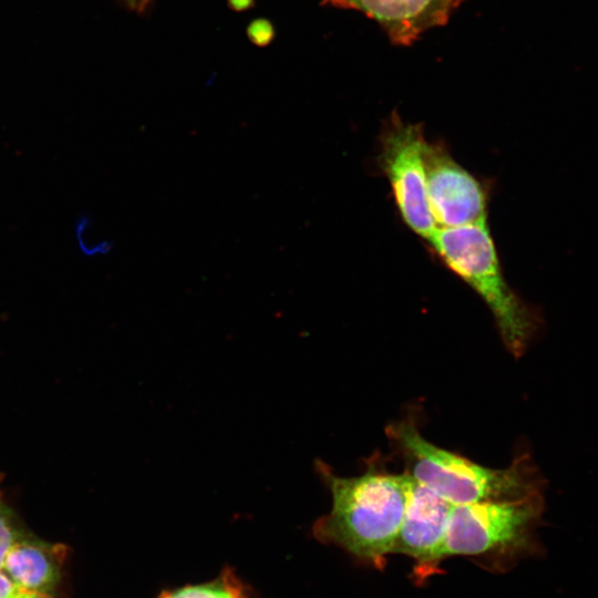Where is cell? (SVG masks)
I'll return each mask as SVG.
<instances>
[{"instance_id": "6da1fadb", "label": "cell", "mask_w": 598, "mask_h": 598, "mask_svg": "<svg viewBox=\"0 0 598 598\" xmlns=\"http://www.w3.org/2000/svg\"><path fill=\"white\" fill-rule=\"evenodd\" d=\"M315 470L328 488L332 505L313 524V536L382 567L399 535L409 474L390 472L377 456L367 461V470L358 476H341L321 460L315 462Z\"/></svg>"}, {"instance_id": "5b68a950", "label": "cell", "mask_w": 598, "mask_h": 598, "mask_svg": "<svg viewBox=\"0 0 598 598\" xmlns=\"http://www.w3.org/2000/svg\"><path fill=\"white\" fill-rule=\"evenodd\" d=\"M426 141L423 124L404 122L393 111L381 128L379 164L401 218L413 233L429 241L437 227L426 195Z\"/></svg>"}, {"instance_id": "2e32d148", "label": "cell", "mask_w": 598, "mask_h": 598, "mask_svg": "<svg viewBox=\"0 0 598 598\" xmlns=\"http://www.w3.org/2000/svg\"><path fill=\"white\" fill-rule=\"evenodd\" d=\"M153 0H140V10L138 12H143L152 2Z\"/></svg>"}, {"instance_id": "7a4b0ae2", "label": "cell", "mask_w": 598, "mask_h": 598, "mask_svg": "<svg viewBox=\"0 0 598 598\" xmlns=\"http://www.w3.org/2000/svg\"><path fill=\"white\" fill-rule=\"evenodd\" d=\"M385 433L404 460V472L454 506L519 497L547 488V481L525 444L507 467L492 468L427 441L414 417L392 422Z\"/></svg>"}, {"instance_id": "30bf717a", "label": "cell", "mask_w": 598, "mask_h": 598, "mask_svg": "<svg viewBox=\"0 0 598 598\" xmlns=\"http://www.w3.org/2000/svg\"><path fill=\"white\" fill-rule=\"evenodd\" d=\"M158 598H247V595L233 573L225 570L214 580L168 590Z\"/></svg>"}, {"instance_id": "7c38bea8", "label": "cell", "mask_w": 598, "mask_h": 598, "mask_svg": "<svg viewBox=\"0 0 598 598\" xmlns=\"http://www.w3.org/2000/svg\"><path fill=\"white\" fill-rule=\"evenodd\" d=\"M247 37L255 45L266 47L275 38V28L269 20L259 18L248 24Z\"/></svg>"}, {"instance_id": "277c9868", "label": "cell", "mask_w": 598, "mask_h": 598, "mask_svg": "<svg viewBox=\"0 0 598 598\" xmlns=\"http://www.w3.org/2000/svg\"><path fill=\"white\" fill-rule=\"evenodd\" d=\"M545 491L453 507L443 557L496 556L516 559L539 554L537 528L545 512Z\"/></svg>"}, {"instance_id": "4fadbf2b", "label": "cell", "mask_w": 598, "mask_h": 598, "mask_svg": "<svg viewBox=\"0 0 598 598\" xmlns=\"http://www.w3.org/2000/svg\"><path fill=\"white\" fill-rule=\"evenodd\" d=\"M228 4L235 11H245L252 7L254 0H228Z\"/></svg>"}, {"instance_id": "5bb4252c", "label": "cell", "mask_w": 598, "mask_h": 598, "mask_svg": "<svg viewBox=\"0 0 598 598\" xmlns=\"http://www.w3.org/2000/svg\"><path fill=\"white\" fill-rule=\"evenodd\" d=\"M20 598H53V597L44 595V594H40V592L24 590Z\"/></svg>"}, {"instance_id": "9c48e42d", "label": "cell", "mask_w": 598, "mask_h": 598, "mask_svg": "<svg viewBox=\"0 0 598 598\" xmlns=\"http://www.w3.org/2000/svg\"><path fill=\"white\" fill-rule=\"evenodd\" d=\"M68 548L25 533L10 548L4 570L21 589L53 597L61 585Z\"/></svg>"}, {"instance_id": "52a82bcc", "label": "cell", "mask_w": 598, "mask_h": 598, "mask_svg": "<svg viewBox=\"0 0 598 598\" xmlns=\"http://www.w3.org/2000/svg\"><path fill=\"white\" fill-rule=\"evenodd\" d=\"M410 476V475H409ZM454 505L410 476L403 518L393 553L413 558L419 576L434 573Z\"/></svg>"}, {"instance_id": "ba28073f", "label": "cell", "mask_w": 598, "mask_h": 598, "mask_svg": "<svg viewBox=\"0 0 598 598\" xmlns=\"http://www.w3.org/2000/svg\"><path fill=\"white\" fill-rule=\"evenodd\" d=\"M465 0H322L375 20L392 44L411 45L425 31L447 23Z\"/></svg>"}, {"instance_id": "3957f363", "label": "cell", "mask_w": 598, "mask_h": 598, "mask_svg": "<svg viewBox=\"0 0 598 598\" xmlns=\"http://www.w3.org/2000/svg\"><path fill=\"white\" fill-rule=\"evenodd\" d=\"M429 243L487 306L507 351L516 359L523 357L544 329V318L505 279L487 221L437 228Z\"/></svg>"}, {"instance_id": "8fae6325", "label": "cell", "mask_w": 598, "mask_h": 598, "mask_svg": "<svg viewBox=\"0 0 598 598\" xmlns=\"http://www.w3.org/2000/svg\"><path fill=\"white\" fill-rule=\"evenodd\" d=\"M2 483L3 475L0 473V577L8 576L4 563L10 548L29 532L8 503Z\"/></svg>"}, {"instance_id": "8992f818", "label": "cell", "mask_w": 598, "mask_h": 598, "mask_svg": "<svg viewBox=\"0 0 598 598\" xmlns=\"http://www.w3.org/2000/svg\"><path fill=\"white\" fill-rule=\"evenodd\" d=\"M426 195L437 228L487 221L488 190L464 168L442 141L424 147Z\"/></svg>"}, {"instance_id": "9a60e30c", "label": "cell", "mask_w": 598, "mask_h": 598, "mask_svg": "<svg viewBox=\"0 0 598 598\" xmlns=\"http://www.w3.org/2000/svg\"><path fill=\"white\" fill-rule=\"evenodd\" d=\"M124 3L133 11L140 10V0H123Z\"/></svg>"}]
</instances>
